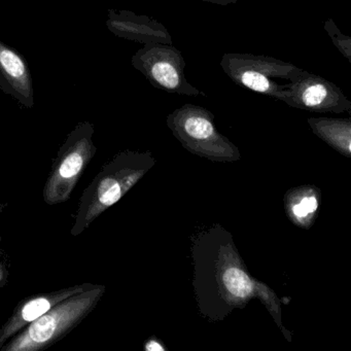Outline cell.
<instances>
[{"label":"cell","mask_w":351,"mask_h":351,"mask_svg":"<svg viewBox=\"0 0 351 351\" xmlns=\"http://www.w3.org/2000/svg\"><path fill=\"white\" fill-rule=\"evenodd\" d=\"M318 208V201L313 195H306L291 205V213L297 219H308Z\"/></svg>","instance_id":"cell-14"},{"label":"cell","mask_w":351,"mask_h":351,"mask_svg":"<svg viewBox=\"0 0 351 351\" xmlns=\"http://www.w3.org/2000/svg\"><path fill=\"white\" fill-rule=\"evenodd\" d=\"M324 28L326 34L330 36V40H332V44L336 47L337 50L342 54V56L344 57L348 62H351L350 36L343 34L330 18H328V19L324 22Z\"/></svg>","instance_id":"cell-13"},{"label":"cell","mask_w":351,"mask_h":351,"mask_svg":"<svg viewBox=\"0 0 351 351\" xmlns=\"http://www.w3.org/2000/svg\"><path fill=\"white\" fill-rule=\"evenodd\" d=\"M223 281L230 293L236 297L244 299L254 293V283L240 269L230 268L226 271Z\"/></svg>","instance_id":"cell-12"},{"label":"cell","mask_w":351,"mask_h":351,"mask_svg":"<svg viewBox=\"0 0 351 351\" xmlns=\"http://www.w3.org/2000/svg\"><path fill=\"white\" fill-rule=\"evenodd\" d=\"M199 1H204V3H213V5H236L238 0H199Z\"/></svg>","instance_id":"cell-15"},{"label":"cell","mask_w":351,"mask_h":351,"mask_svg":"<svg viewBox=\"0 0 351 351\" xmlns=\"http://www.w3.org/2000/svg\"><path fill=\"white\" fill-rule=\"evenodd\" d=\"M147 349L149 351L164 350L163 346H161L158 342H149V344L147 345Z\"/></svg>","instance_id":"cell-17"},{"label":"cell","mask_w":351,"mask_h":351,"mask_svg":"<svg viewBox=\"0 0 351 351\" xmlns=\"http://www.w3.org/2000/svg\"><path fill=\"white\" fill-rule=\"evenodd\" d=\"M141 158L138 154L122 153L102 168L82 194L71 236L81 235L134 186L145 171Z\"/></svg>","instance_id":"cell-2"},{"label":"cell","mask_w":351,"mask_h":351,"mask_svg":"<svg viewBox=\"0 0 351 351\" xmlns=\"http://www.w3.org/2000/svg\"><path fill=\"white\" fill-rule=\"evenodd\" d=\"M131 63L157 89L178 95L206 96L189 83L184 73L186 60L182 52L172 45H145L135 53Z\"/></svg>","instance_id":"cell-5"},{"label":"cell","mask_w":351,"mask_h":351,"mask_svg":"<svg viewBox=\"0 0 351 351\" xmlns=\"http://www.w3.org/2000/svg\"><path fill=\"white\" fill-rule=\"evenodd\" d=\"M0 89L25 108H34V85L27 63L3 42H0Z\"/></svg>","instance_id":"cell-10"},{"label":"cell","mask_w":351,"mask_h":351,"mask_svg":"<svg viewBox=\"0 0 351 351\" xmlns=\"http://www.w3.org/2000/svg\"><path fill=\"white\" fill-rule=\"evenodd\" d=\"M104 291V285H94L87 291L63 300L18 332L0 350L38 351L48 348L64 338L95 309Z\"/></svg>","instance_id":"cell-1"},{"label":"cell","mask_w":351,"mask_h":351,"mask_svg":"<svg viewBox=\"0 0 351 351\" xmlns=\"http://www.w3.org/2000/svg\"><path fill=\"white\" fill-rule=\"evenodd\" d=\"M285 104L291 108L314 112H351V102L342 90L320 75L302 69L287 84Z\"/></svg>","instance_id":"cell-6"},{"label":"cell","mask_w":351,"mask_h":351,"mask_svg":"<svg viewBox=\"0 0 351 351\" xmlns=\"http://www.w3.org/2000/svg\"><path fill=\"white\" fill-rule=\"evenodd\" d=\"M93 285L92 283L73 285V287H64L52 293L34 295L22 301L15 308L7 322L0 328V348L7 344L13 337L21 332L28 324L52 309L55 305L71 295L91 289Z\"/></svg>","instance_id":"cell-8"},{"label":"cell","mask_w":351,"mask_h":351,"mask_svg":"<svg viewBox=\"0 0 351 351\" xmlns=\"http://www.w3.org/2000/svg\"><path fill=\"white\" fill-rule=\"evenodd\" d=\"M93 135V125L88 122L81 123L69 133L57 154L43 191V198L47 204H61L69 200L80 178L95 156Z\"/></svg>","instance_id":"cell-4"},{"label":"cell","mask_w":351,"mask_h":351,"mask_svg":"<svg viewBox=\"0 0 351 351\" xmlns=\"http://www.w3.org/2000/svg\"><path fill=\"white\" fill-rule=\"evenodd\" d=\"M213 114L206 108L184 104L168 116V127L182 143L200 149L227 147L225 138L213 124Z\"/></svg>","instance_id":"cell-7"},{"label":"cell","mask_w":351,"mask_h":351,"mask_svg":"<svg viewBox=\"0 0 351 351\" xmlns=\"http://www.w3.org/2000/svg\"><path fill=\"white\" fill-rule=\"evenodd\" d=\"M1 258H3V252L0 250V260H1Z\"/></svg>","instance_id":"cell-18"},{"label":"cell","mask_w":351,"mask_h":351,"mask_svg":"<svg viewBox=\"0 0 351 351\" xmlns=\"http://www.w3.org/2000/svg\"><path fill=\"white\" fill-rule=\"evenodd\" d=\"M308 123L316 135L345 153H350V119L310 118Z\"/></svg>","instance_id":"cell-11"},{"label":"cell","mask_w":351,"mask_h":351,"mask_svg":"<svg viewBox=\"0 0 351 351\" xmlns=\"http://www.w3.org/2000/svg\"><path fill=\"white\" fill-rule=\"evenodd\" d=\"M108 26L110 32L120 38L147 45H172V38L167 28L153 18L136 15L130 11L110 10Z\"/></svg>","instance_id":"cell-9"},{"label":"cell","mask_w":351,"mask_h":351,"mask_svg":"<svg viewBox=\"0 0 351 351\" xmlns=\"http://www.w3.org/2000/svg\"><path fill=\"white\" fill-rule=\"evenodd\" d=\"M0 205H1V199H0Z\"/></svg>","instance_id":"cell-19"},{"label":"cell","mask_w":351,"mask_h":351,"mask_svg":"<svg viewBox=\"0 0 351 351\" xmlns=\"http://www.w3.org/2000/svg\"><path fill=\"white\" fill-rule=\"evenodd\" d=\"M8 277V269L7 266H5V263L3 262V260H0V287H3L5 281L7 280Z\"/></svg>","instance_id":"cell-16"},{"label":"cell","mask_w":351,"mask_h":351,"mask_svg":"<svg viewBox=\"0 0 351 351\" xmlns=\"http://www.w3.org/2000/svg\"><path fill=\"white\" fill-rule=\"evenodd\" d=\"M219 65L239 87L283 102L287 97V84L280 85L276 79L291 82L302 71L279 59L248 53H225Z\"/></svg>","instance_id":"cell-3"}]
</instances>
